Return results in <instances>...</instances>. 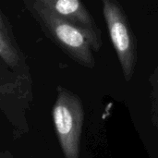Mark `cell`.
I'll list each match as a JSON object with an SVG mask.
<instances>
[{"mask_svg":"<svg viewBox=\"0 0 158 158\" xmlns=\"http://www.w3.org/2000/svg\"><path fill=\"white\" fill-rule=\"evenodd\" d=\"M150 84H151L153 118L158 123V67L156 68L153 74L151 75Z\"/></svg>","mask_w":158,"mask_h":158,"instance_id":"6","label":"cell"},{"mask_svg":"<svg viewBox=\"0 0 158 158\" xmlns=\"http://www.w3.org/2000/svg\"><path fill=\"white\" fill-rule=\"evenodd\" d=\"M0 57L11 68H15L19 63V55L14 47L9 38L0 29Z\"/></svg>","mask_w":158,"mask_h":158,"instance_id":"5","label":"cell"},{"mask_svg":"<svg viewBox=\"0 0 158 158\" xmlns=\"http://www.w3.org/2000/svg\"><path fill=\"white\" fill-rule=\"evenodd\" d=\"M103 15L123 77L126 81H131L137 61L136 42L131 24L123 7L115 0L103 1Z\"/></svg>","mask_w":158,"mask_h":158,"instance_id":"3","label":"cell"},{"mask_svg":"<svg viewBox=\"0 0 158 158\" xmlns=\"http://www.w3.org/2000/svg\"><path fill=\"white\" fill-rule=\"evenodd\" d=\"M0 29H1L2 31L5 30V24H4V21H3V19H2L1 11H0Z\"/></svg>","mask_w":158,"mask_h":158,"instance_id":"7","label":"cell"},{"mask_svg":"<svg viewBox=\"0 0 158 158\" xmlns=\"http://www.w3.org/2000/svg\"><path fill=\"white\" fill-rule=\"evenodd\" d=\"M25 4L44 31L70 58L85 68L93 69L95 66L94 52L101 49V38L62 19L44 6L39 0L25 1Z\"/></svg>","mask_w":158,"mask_h":158,"instance_id":"1","label":"cell"},{"mask_svg":"<svg viewBox=\"0 0 158 158\" xmlns=\"http://www.w3.org/2000/svg\"><path fill=\"white\" fill-rule=\"evenodd\" d=\"M52 114L56 133L65 158H80L84 121L81 100L69 90L58 86Z\"/></svg>","mask_w":158,"mask_h":158,"instance_id":"2","label":"cell"},{"mask_svg":"<svg viewBox=\"0 0 158 158\" xmlns=\"http://www.w3.org/2000/svg\"><path fill=\"white\" fill-rule=\"evenodd\" d=\"M39 2L62 19L102 39L101 31L82 2L79 0H39Z\"/></svg>","mask_w":158,"mask_h":158,"instance_id":"4","label":"cell"}]
</instances>
